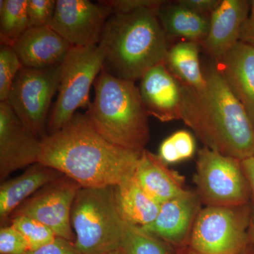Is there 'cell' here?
I'll use <instances>...</instances> for the list:
<instances>
[{"label":"cell","instance_id":"1","mask_svg":"<svg viewBox=\"0 0 254 254\" xmlns=\"http://www.w3.org/2000/svg\"><path fill=\"white\" fill-rule=\"evenodd\" d=\"M141 152L107 141L86 114L76 113L61 129L42 139L38 163L81 187H115L134 175Z\"/></svg>","mask_w":254,"mask_h":254},{"label":"cell","instance_id":"2","mask_svg":"<svg viewBox=\"0 0 254 254\" xmlns=\"http://www.w3.org/2000/svg\"><path fill=\"white\" fill-rule=\"evenodd\" d=\"M204 86L182 85L181 120L205 148L242 161L254 156V126L216 66L203 71Z\"/></svg>","mask_w":254,"mask_h":254},{"label":"cell","instance_id":"3","mask_svg":"<svg viewBox=\"0 0 254 254\" xmlns=\"http://www.w3.org/2000/svg\"><path fill=\"white\" fill-rule=\"evenodd\" d=\"M158 9L113 13L99 43L105 55L103 69L116 77L134 81L150 68L165 63L168 38Z\"/></svg>","mask_w":254,"mask_h":254},{"label":"cell","instance_id":"4","mask_svg":"<svg viewBox=\"0 0 254 254\" xmlns=\"http://www.w3.org/2000/svg\"><path fill=\"white\" fill-rule=\"evenodd\" d=\"M95 98L86 113L107 141L141 152L150 140L148 115L134 81L103 69L94 82Z\"/></svg>","mask_w":254,"mask_h":254},{"label":"cell","instance_id":"5","mask_svg":"<svg viewBox=\"0 0 254 254\" xmlns=\"http://www.w3.org/2000/svg\"><path fill=\"white\" fill-rule=\"evenodd\" d=\"M75 245L82 254H108L120 250L122 222L115 187H81L71 213Z\"/></svg>","mask_w":254,"mask_h":254},{"label":"cell","instance_id":"6","mask_svg":"<svg viewBox=\"0 0 254 254\" xmlns=\"http://www.w3.org/2000/svg\"><path fill=\"white\" fill-rule=\"evenodd\" d=\"M99 46L71 47L61 65L59 89L50 111L48 135L59 131L79 108H88L90 90L104 67Z\"/></svg>","mask_w":254,"mask_h":254},{"label":"cell","instance_id":"7","mask_svg":"<svg viewBox=\"0 0 254 254\" xmlns=\"http://www.w3.org/2000/svg\"><path fill=\"white\" fill-rule=\"evenodd\" d=\"M252 217L247 204L205 206L197 215L190 238L194 254H237L251 242Z\"/></svg>","mask_w":254,"mask_h":254},{"label":"cell","instance_id":"8","mask_svg":"<svg viewBox=\"0 0 254 254\" xmlns=\"http://www.w3.org/2000/svg\"><path fill=\"white\" fill-rule=\"evenodd\" d=\"M194 182L205 206L247 204L252 190L240 160L205 147L198 152Z\"/></svg>","mask_w":254,"mask_h":254},{"label":"cell","instance_id":"9","mask_svg":"<svg viewBox=\"0 0 254 254\" xmlns=\"http://www.w3.org/2000/svg\"><path fill=\"white\" fill-rule=\"evenodd\" d=\"M61 65L45 69L23 67L6 101L26 128L41 140L48 136L50 108L59 89Z\"/></svg>","mask_w":254,"mask_h":254},{"label":"cell","instance_id":"10","mask_svg":"<svg viewBox=\"0 0 254 254\" xmlns=\"http://www.w3.org/2000/svg\"><path fill=\"white\" fill-rule=\"evenodd\" d=\"M81 187L63 175L23 202L11 217L25 215L36 219L51 229L57 237L75 242L71 213L73 201Z\"/></svg>","mask_w":254,"mask_h":254},{"label":"cell","instance_id":"11","mask_svg":"<svg viewBox=\"0 0 254 254\" xmlns=\"http://www.w3.org/2000/svg\"><path fill=\"white\" fill-rule=\"evenodd\" d=\"M111 10L98 1L57 0L49 26L72 46H98Z\"/></svg>","mask_w":254,"mask_h":254},{"label":"cell","instance_id":"12","mask_svg":"<svg viewBox=\"0 0 254 254\" xmlns=\"http://www.w3.org/2000/svg\"><path fill=\"white\" fill-rule=\"evenodd\" d=\"M42 140L23 125L7 102L0 103V179L38 163Z\"/></svg>","mask_w":254,"mask_h":254},{"label":"cell","instance_id":"13","mask_svg":"<svg viewBox=\"0 0 254 254\" xmlns=\"http://www.w3.org/2000/svg\"><path fill=\"white\" fill-rule=\"evenodd\" d=\"M140 81L138 90L149 116L162 123L181 120L182 85L165 63L150 68Z\"/></svg>","mask_w":254,"mask_h":254},{"label":"cell","instance_id":"14","mask_svg":"<svg viewBox=\"0 0 254 254\" xmlns=\"http://www.w3.org/2000/svg\"><path fill=\"white\" fill-rule=\"evenodd\" d=\"M201 203L196 192L185 193L160 205L154 221L141 227L169 245L181 247L189 241Z\"/></svg>","mask_w":254,"mask_h":254},{"label":"cell","instance_id":"15","mask_svg":"<svg viewBox=\"0 0 254 254\" xmlns=\"http://www.w3.org/2000/svg\"><path fill=\"white\" fill-rule=\"evenodd\" d=\"M250 11V1L222 0L210 14L208 33L200 46L215 63L240 41L241 31Z\"/></svg>","mask_w":254,"mask_h":254},{"label":"cell","instance_id":"16","mask_svg":"<svg viewBox=\"0 0 254 254\" xmlns=\"http://www.w3.org/2000/svg\"><path fill=\"white\" fill-rule=\"evenodd\" d=\"M71 47L48 26L28 28L13 48L23 67L45 69L60 66Z\"/></svg>","mask_w":254,"mask_h":254},{"label":"cell","instance_id":"17","mask_svg":"<svg viewBox=\"0 0 254 254\" xmlns=\"http://www.w3.org/2000/svg\"><path fill=\"white\" fill-rule=\"evenodd\" d=\"M215 64L254 126V47L239 41Z\"/></svg>","mask_w":254,"mask_h":254},{"label":"cell","instance_id":"18","mask_svg":"<svg viewBox=\"0 0 254 254\" xmlns=\"http://www.w3.org/2000/svg\"><path fill=\"white\" fill-rule=\"evenodd\" d=\"M140 186L160 204L185 193V178L168 168L158 155L141 152L134 172Z\"/></svg>","mask_w":254,"mask_h":254},{"label":"cell","instance_id":"19","mask_svg":"<svg viewBox=\"0 0 254 254\" xmlns=\"http://www.w3.org/2000/svg\"><path fill=\"white\" fill-rule=\"evenodd\" d=\"M63 174L40 163L28 167L18 177L6 180L0 186V220L4 223L20 205L38 190Z\"/></svg>","mask_w":254,"mask_h":254},{"label":"cell","instance_id":"20","mask_svg":"<svg viewBox=\"0 0 254 254\" xmlns=\"http://www.w3.org/2000/svg\"><path fill=\"white\" fill-rule=\"evenodd\" d=\"M167 1L158 11V17L167 38L179 37L199 45L207 36L210 16L200 14L176 3Z\"/></svg>","mask_w":254,"mask_h":254},{"label":"cell","instance_id":"21","mask_svg":"<svg viewBox=\"0 0 254 254\" xmlns=\"http://www.w3.org/2000/svg\"><path fill=\"white\" fill-rule=\"evenodd\" d=\"M119 212L125 221L143 227L152 223L160 205L136 181L134 175L115 186Z\"/></svg>","mask_w":254,"mask_h":254},{"label":"cell","instance_id":"22","mask_svg":"<svg viewBox=\"0 0 254 254\" xmlns=\"http://www.w3.org/2000/svg\"><path fill=\"white\" fill-rule=\"evenodd\" d=\"M165 64L183 86L192 88L204 86V72L200 67L198 43L185 41L177 43L169 48Z\"/></svg>","mask_w":254,"mask_h":254},{"label":"cell","instance_id":"23","mask_svg":"<svg viewBox=\"0 0 254 254\" xmlns=\"http://www.w3.org/2000/svg\"><path fill=\"white\" fill-rule=\"evenodd\" d=\"M28 0L0 1V43L14 47L28 28Z\"/></svg>","mask_w":254,"mask_h":254},{"label":"cell","instance_id":"24","mask_svg":"<svg viewBox=\"0 0 254 254\" xmlns=\"http://www.w3.org/2000/svg\"><path fill=\"white\" fill-rule=\"evenodd\" d=\"M170 246L123 219L120 250L124 254H173Z\"/></svg>","mask_w":254,"mask_h":254},{"label":"cell","instance_id":"25","mask_svg":"<svg viewBox=\"0 0 254 254\" xmlns=\"http://www.w3.org/2000/svg\"><path fill=\"white\" fill-rule=\"evenodd\" d=\"M195 151V142L191 133L180 130L162 142L158 156L168 165L190 158Z\"/></svg>","mask_w":254,"mask_h":254},{"label":"cell","instance_id":"26","mask_svg":"<svg viewBox=\"0 0 254 254\" xmlns=\"http://www.w3.org/2000/svg\"><path fill=\"white\" fill-rule=\"evenodd\" d=\"M10 218V224L26 239L30 250L48 245L57 237L51 229L36 219L25 215H16Z\"/></svg>","mask_w":254,"mask_h":254},{"label":"cell","instance_id":"27","mask_svg":"<svg viewBox=\"0 0 254 254\" xmlns=\"http://www.w3.org/2000/svg\"><path fill=\"white\" fill-rule=\"evenodd\" d=\"M23 68L12 47L0 46V101L6 102L15 78Z\"/></svg>","mask_w":254,"mask_h":254},{"label":"cell","instance_id":"28","mask_svg":"<svg viewBox=\"0 0 254 254\" xmlns=\"http://www.w3.org/2000/svg\"><path fill=\"white\" fill-rule=\"evenodd\" d=\"M56 4L55 0H28V27L49 26L54 16Z\"/></svg>","mask_w":254,"mask_h":254},{"label":"cell","instance_id":"29","mask_svg":"<svg viewBox=\"0 0 254 254\" xmlns=\"http://www.w3.org/2000/svg\"><path fill=\"white\" fill-rule=\"evenodd\" d=\"M30 251L29 246L21 232L12 225L0 229V254H24Z\"/></svg>","mask_w":254,"mask_h":254},{"label":"cell","instance_id":"30","mask_svg":"<svg viewBox=\"0 0 254 254\" xmlns=\"http://www.w3.org/2000/svg\"><path fill=\"white\" fill-rule=\"evenodd\" d=\"M167 1L163 0H110L100 1V2L108 6L113 14H125L141 9H159Z\"/></svg>","mask_w":254,"mask_h":254},{"label":"cell","instance_id":"31","mask_svg":"<svg viewBox=\"0 0 254 254\" xmlns=\"http://www.w3.org/2000/svg\"><path fill=\"white\" fill-rule=\"evenodd\" d=\"M24 254H82L71 242L57 237L53 242L34 250H30Z\"/></svg>","mask_w":254,"mask_h":254},{"label":"cell","instance_id":"32","mask_svg":"<svg viewBox=\"0 0 254 254\" xmlns=\"http://www.w3.org/2000/svg\"><path fill=\"white\" fill-rule=\"evenodd\" d=\"M178 4L200 14H210L218 8L222 0H179Z\"/></svg>","mask_w":254,"mask_h":254},{"label":"cell","instance_id":"33","mask_svg":"<svg viewBox=\"0 0 254 254\" xmlns=\"http://www.w3.org/2000/svg\"><path fill=\"white\" fill-rule=\"evenodd\" d=\"M240 41L254 47V0L250 1V11L240 37Z\"/></svg>","mask_w":254,"mask_h":254},{"label":"cell","instance_id":"34","mask_svg":"<svg viewBox=\"0 0 254 254\" xmlns=\"http://www.w3.org/2000/svg\"><path fill=\"white\" fill-rule=\"evenodd\" d=\"M242 168L245 172L246 177L248 180L251 190L254 193V156L241 161Z\"/></svg>","mask_w":254,"mask_h":254},{"label":"cell","instance_id":"35","mask_svg":"<svg viewBox=\"0 0 254 254\" xmlns=\"http://www.w3.org/2000/svg\"><path fill=\"white\" fill-rule=\"evenodd\" d=\"M189 254H194L190 252V253ZM237 254H254V245L252 243V241L247 247H245L242 251H240L239 253Z\"/></svg>","mask_w":254,"mask_h":254},{"label":"cell","instance_id":"36","mask_svg":"<svg viewBox=\"0 0 254 254\" xmlns=\"http://www.w3.org/2000/svg\"><path fill=\"white\" fill-rule=\"evenodd\" d=\"M250 235L251 241L254 245V215L253 217L252 216V220H251Z\"/></svg>","mask_w":254,"mask_h":254},{"label":"cell","instance_id":"37","mask_svg":"<svg viewBox=\"0 0 254 254\" xmlns=\"http://www.w3.org/2000/svg\"><path fill=\"white\" fill-rule=\"evenodd\" d=\"M108 254H123V251H122L120 249V250L115 251V252H111V253Z\"/></svg>","mask_w":254,"mask_h":254}]
</instances>
